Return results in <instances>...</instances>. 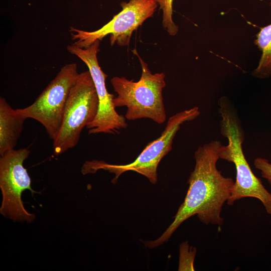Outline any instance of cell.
I'll return each mask as SVG.
<instances>
[{"label": "cell", "instance_id": "cell-1", "mask_svg": "<svg viewBox=\"0 0 271 271\" xmlns=\"http://www.w3.org/2000/svg\"><path fill=\"white\" fill-rule=\"evenodd\" d=\"M221 145L220 141L214 140L198 148L194 153L195 167L188 180L189 188L173 221L159 238L144 241L145 246L153 248L162 245L183 222L195 215L205 225H222L221 212L231 195L234 181L217 169Z\"/></svg>", "mask_w": 271, "mask_h": 271}, {"label": "cell", "instance_id": "cell-2", "mask_svg": "<svg viewBox=\"0 0 271 271\" xmlns=\"http://www.w3.org/2000/svg\"><path fill=\"white\" fill-rule=\"evenodd\" d=\"M220 133L228 141V145L220 147L219 158L232 163L236 169V179L230 197L229 205L242 198L257 199L266 213L271 215V193L263 185L261 181L253 173L242 150L244 131L233 105L223 97L218 101Z\"/></svg>", "mask_w": 271, "mask_h": 271}, {"label": "cell", "instance_id": "cell-3", "mask_svg": "<svg viewBox=\"0 0 271 271\" xmlns=\"http://www.w3.org/2000/svg\"><path fill=\"white\" fill-rule=\"evenodd\" d=\"M142 67L140 79L137 82L124 77H113L110 80L117 96L113 99L115 108L126 106L125 118L129 120L150 118L158 124L164 123L166 114L162 91L166 86L164 73L152 74L148 65L139 56Z\"/></svg>", "mask_w": 271, "mask_h": 271}, {"label": "cell", "instance_id": "cell-4", "mask_svg": "<svg viewBox=\"0 0 271 271\" xmlns=\"http://www.w3.org/2000/svg\"><path fill=\"white\" fill-rule=\"evenodd\" d=\"M200 114L198 107L179 112L170 117L160 137L149 143L137 159L125 165H113L103 161H87L83 165L81 172L83 175L94 173L99 170H104L115 175L111 182L115 184L119 177L123 173L131 171L147 178L155 184L158 180L157 168L161 160L172 150L174 138L185 122L195 119Z\"/></svg>", "mask_w": 271, "mask_h": 271}, {"label": "cell", "instance_id": "cell-5", "mask_svg": "<svg viewBox=\"0 0 271 271\" xmlns=\"http://www.w3.org/2000/svg\"><path fill=\"white\" fill-rule=\"evenodd\" d=\"M98 108V96L89 71L78 73L69 92L60 128L53 141L56 155L77 145L82 129L93 121Z\"/></svg>", "mask_w": 271, "mask_h": 271}, {"label": "cell", "instance_id": "cell-6", "mask_svg": "<svg viewBox=\"0 0 271 271\" xmlns=\"http://www.w3.org/2000/svg\"><path fill=\"white\" fill-rule=\"evenodd\" d=\"M78 74L76 63L65 65L32 104L17 108V111L25 118L40 122L54 141L60 128L69 92Z\"/></svg>", "mask_w": 271, "mask_h": 271}, {"label": "cell", "instance_id": "cell-7", "mask_svg": "<svg viewBox=\"0 0 271 271\" xmlns=\"http://www.w3.org/2000/svg\"><path fill=\"white\" fill-rule=\"evenodd\" d=\"M156 0H130L120 4L121 11L101 28L94 31H86L70 28L74 45L87 48L95 41L110 36L111 46H128L132 32L145 20L152 17L158 7Z\"/></svg>", "mask_w": 271, "mask_h": 271}, {"label": "cell", "instance_id": "cell-8", "mask_svg": "<svg viewBox=\"0 0 271 271\" xmlns=\"http://www.w3.org/2000/svg\"><path fill=\"white\" fill-rule=\"evenodd\" d=\"M30 153L27 148L14 149L0 158V187L3 195L0 212L15 221L31 222L35 218L34 214L26 210L21 199L22 192L26 190L32 194L38 193L32 189L31 178L23 166Z\"/></svg>", "mask_w": 271, "mask_h": 271}, {"label": "cell", "instance_id": "cell-9", "mask_svg": "<svg viewBox=\"0 0 271 271\" xmlns=\"http://www.w3.org/2000/svg\"><path fill=\"white\" fill-rule=\"evenodd\" d=\"M99 41L87 48H81L73 44L67 47L68 51L78 57L87 66L94 84L98 99V108L93 121L86 127L89 134L118 133L127 126L125 118L115 110L113 104L114 95L109 93L105 85L107 75L101 69L97 54L99 51Z\"/></svg>", "mask_w": 271, "mask_h": 271}, {"label": "cell", "instance_id": "cell-10", "mask_svg": "<svg viewBox=\"0 0 271 271\" xmlns=\"http://www.w3.org/2000/svg\"><path fill=\"white\" fill-rule=\"evenodd\" d=\"M26 119L4 98L0 97L1 156L15 149Z\"/></svg>", "mask_w": 271, "mask_h": 271}, {"label": "cell", "instance_id": "cell-11", "mask_svg": "<svg viewBox=\"0 0 271 271\" xmlns=\"http://www.w3.org/2000/svg\"><path fill=\"white\" fill-rule=\"evenodd\" d=\"M256 36L254 43L262 52V54L252 75L258 78H267L271 76V24L260 28Z\"/></svg>", "mask_w": 271, "mask_h": 271}, {"label": "cell", "instance_id": "cell-12", "mask_svg": "<svg viewBox=\"0 0 271 271\" xmlns=\"http://www.w3.org/2000/svg\"><path fill=\"white\" fill-rule=\"evenodd\" d=\"M163 13L162 23L163 27L171 36L176 35L178 31V27L174 23L172 19L173 0H156Z\"/></svg>", "mask_w": 271, "mask_h": 271}, {"label": "cell", "instance_id": "cell-13", "mask_svg": "<svg viewBox=\"0 0 271 271\" xmlns=\"http://www.w3.org/2000/svg\"><path fill=\"white\" fill-rule=\"evenodd\" d=\"M178 270H194V261L196 253V248L190 246L188 242L180 245Z\"/></svg>", "mask_w": 271, "mask_h": 271}, {"label": "cell", "instance_id": "cell-14", "mask_svg": "<svg viewBox=\"0 0 271 271\" xmlns=\"http://www.w3.org/2000/svg\"><path fill=\"white\" fill-rule=\"evenodd\" d=\"M254 166L260 171L261 177L266 179L271 186V163L269 161L258 157L254 161Z\"/></svg>", "mask_w": 271, "mask_h": 271}]
</instances>
